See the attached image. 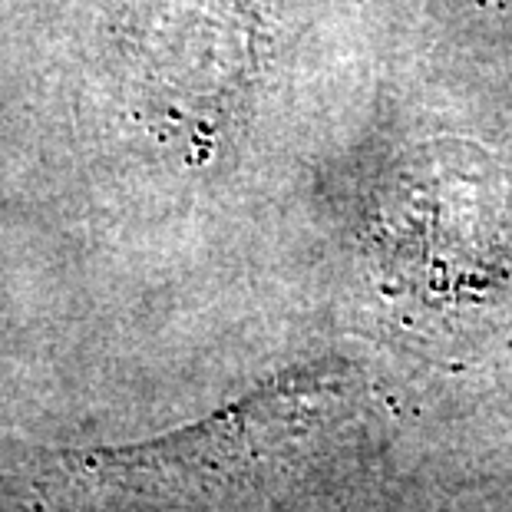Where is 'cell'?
Returning a JSON list of instances; mask_svg holds the SVG:
<instances>
[{"label": "cell", "instance_id": "6da1fadb", "mask_svg": "<svg viewBox=\"0 0 512 512\" xmlns=\"http://www.w3.org/2000/svg\"><path fill=\"white\" fill-rule=\"evenodd\" d=\"M506 192L496 166L466 146L427 149L403 169L380 209L384 255L403 275L483 285L503 248Z\"/></svg>", "mask_w": 512, "mask_h": 512}]
</instances>
